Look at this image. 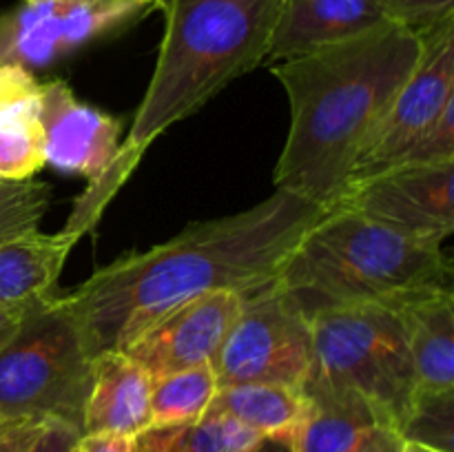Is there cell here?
Masks as SVG:
<instances>
[{
	"label": "cell",
	"instance_id": "cell-1",
	"mask_svg": "<svg viewBox=\"0 0 454 452\" xmlns=\"http://www.w3.org/2000/svg\"><path fill=\"white\" fill-rule=\"evenodd\" d=\"M324 211L301 195L275 189L247 211L195 222L167 242L120 255L60 301L93 357L120 350L184 301L270 282Z\"/></svg>",
	"mask_w": 454,
	"mask_h": 452
},
{
	"label": "cell",
	"instance_id": "cell-2",
	"mask_svg": "<svg viewBox=\"0 0 454 452\" xmlns=\"http://www.w3.org/2000/svg\"><path fill=\"white\" fill-rule=\"evenodd\" d=\"M421 53V35L386 20L273 66L291 106L275 189L328 208Z\"/></svg>",
	"mask_w": 454,
	"mask_h": 452
},
{
	"label": "cell",
	"instance_id": "cell-3",
	"mask_svg": "<svg viewBox=\"0 0 454 452\" xmlns=\"http://www.w3.org/2000/svg\"><path fill=\"white\" fill-rule=\"evenodd\" d=\"M279 9L282 0H162L164 34L149 87L114 168L80 198L69 229L87 233L146 146L269 58Z\"/></svg>",
	"mask_w": 454,
	"mask_h": 452
},
{
	"label": "cell",
	"instance_id": "cell-4",
	"mask_svg": "<svg viewBox=\"0 0 454 452\" xmlns=\"http://www.w3.org/2000/svg\"><path fill=\"white\" fill-rule=\"evenodd\" d=\"M275 279L310 315L452 288V264L437 244L333 207L301 235Z\"/></svg>",
	"mask_w": 454,
	"mask_h": 452
},
{
	"label": "cell",
	"instance_id": "cell-5",
	"mask_svg": "<svg viewBox=\"0 0 454 452\" xmlns=\"http://www.w3.org/2000/svg\"><path fill=\"white\" fill-rule=\"evenodd\" d=\"M309 317L313 362L304 386L359 394L402 434L417 381L399 301L326 306Z\"/></svg>",
	"mask_w": 454,
	"mask_h": 452
},
{
	"label": "cell",
	"instance_id": "cell-6",
	"mask_svg": "<svg viewBox=\"0 0 454 452\" xmlns=\"http://www.w3.org/2000/svg\"><path fill=\"white\" fill-rule=\"evenodd\" d=\"M93 359L60 295L34 301L0 346V415L62 421L82 433Z\"/></svg>",
	"mask_w": 454,
	"mask_h": 452
},
{
	"label": "cell",
	"instance_id": "cell-7",
	"mask_svg": "<svg viewBox=\"0 0 454 452\" xmlns=\"http://www.w3.org/2000/svg\"><path fill=\"white\" fill-rule=\"evenodd\" d=\"M310 362L313 332L309 313L273 277L242 292V310L213 362V370L220 388L238 384L301 388Z\"/></svg>",
	"mask_w": 454,
	"mask_h": 452
},
{
	"label": "cell",
	"instance_id": "cell-8",
	"mask_svg": "<svg viewBox=\"0 0 454 452\" xmlns=\"http://www.w3.org/2000/svg\"><path fill=\"white\" fill-rule=\"evenodd\" d=\"M160 9L162 0H16L0 12V62L47 71Z\"/></svg>",
	"mask_w": 454,
	"mask_h": 452
},
{
	"label": "cell",
	"instance_id": "cell-9",
	"mask_svg": "<svg viewBox=\"0 0 454 452\" xmlns=\"http://www.w3.org/2000/svg\"><path fill=\"white\" fill-rule=\"evenodd\" d=\"M419 35V60L359 153L348 182L388 168L454 105V13Z\"/></svg>",
	"mask_w": 454,
	"mask_h": 452
},
{
	"label": "cell",
	"instance_id": "cell-10",
	"mask_svg": "<svg viewBox=\"0 0 454 452\" xmlns=\"http://www.w3.org/2000/svg\"><path fill=\"white\" fill-rule=\"evenodd\" d=\"M333 207L442 246L454 230V160L359 177L346 184Z\"/></svg>",
	"mask_w": 454,
	"mask_h": 452
},
{
	"label": "cell",
	"instance_id": "cell-11",
	"mask_svg": "<svg viewBox=\"0 0 454 452\" xmlns=\"http://www.w3.org/2000/svg\"><path fill=\"white\" fill-rule=\"evenodd\" d=\"M239 310L242 292H208L168 310L120 350L140 363L151 379L213 363Z\"/></svg>",
	"mask_w": 454,
	"mask_h": 452
},
{
	"label": "cell",
	"instance_id": "cell-12",
	"mask_svg": "<svg viewBox=\"0 0 454 452\" xmlns=\"http://www.w3.org/2000/svg\"><path fill=\"white\" fill-rule=\"evenodd\" d=\"M40 120L49 167L87 177L89 191L98 189L118 158L122 122L80 100L65 80L43 82Z\"/></svg>",
	"mask_w": 454,
	"mask_h": 452
},
{
	"label": "cell",
	"instance_id": "cell-13",
	"mask_svg": "<svg viewBox=\"0 0 454 452\" xmlns=\"http://www.w3.org/2000/svg\"><path fill=\"white\" fill-rule=\"evenodd\" d=\"M306 410L293 430L295 452H399V430L366 399L341 390L301 386Z\"/></svg>",
	"mask_w": 454,
	"mask_h": 452
},
{
	"label": "cell",
	"instance_id": "cell-14",
	"mask_svg": "<svg viewBox=\"0 0 454 452\" xmlns=\"http://www.w3.org/2000/svg\"><path fill=\"white\" fill-rule=\"evenodd\" d=\"M386 20L381 0H282L269 58L282 62L304 56Z\"/></svg>",
	"mask_w": 454,
	"mask_h": 452
},
{
	"label": "cell",
	"instance_id": "cell-15",
	"mask_svg": "<svg viewBox=\"0 0 454 452\" xmlns=\"http://www.w3.org/2000/svg\"><path fill=\"white\" fill-rule=\"evenodd\" d=\"M151 386L149 372L124 350L98 355L82 412V434L140 437L151 428Z\"/></svg>",
	"mask_w": 454,
	"mask_h": 452
},
{
	"label": "cell",
	"instance_id": "cell-16",
	"mask_svg": "<svg viewBox=\"0 0 454 452\" xmlns=\"http://www.w3.org/2000/svg\"><path fill=\"white\" fill-rule=\"evenodd\" d=\"M417 393H454V292L433 288L399 300Z\"/></svg>",
	"mask_w": 454,
	"mask_h": 452
},
{
	"label": "cell",
	"instance_id": "cell-17",
	"mask_svg": "<svg viewBox=\"0 0 454 452\" xmlns=\"http://www.w3.org/2000/svg\"><path fill=\"white\" fill-rule=\"evenodd\" d=\"M40 102L35 74L0 62V180H34L47 164Z\"/></svg>",
	"mask_w": 454,
	"mask_h": 452
},
{
	"label": "cell",
	"instance_id": "cell-18",
	"mask_svg": "<svg viewBox=\"0 0 454 452\" xmlns=\"http://www.w3.org/2000/svg\"><path fill=\"white\" fill-rule=\"evenodd\" d=\"M80 239L74 230H25L0 239V310L25 308L53 295L60 270Z\"/></svg>",
	"mask_w": 454,
	"mask_h": 452
},
{
	"label": "cell",
	"instance_id": "cell-19",
	"mask_svg": "<svg viewBox=\"0 0 454 452\" xmlns=\"http://www.w3.org/2000/svg\"><path fill=\"white\" fill-rule=\"evenodd\" d=\"M306 410L301 388L284 384H238L217 390L208 412L224 415L260 437H291Z\"/></svg>",
	"mask_w": 454,
	"mask_h": 452
},
{
	"label": "cell",
	"instance_id": "cell-20",
	"mask_svg": "<svg viewBox=\"0 0 454 452\" xmlns=\"http://www.w3.org/2000/svg\"><path fill=\"white\" fill-rule=\"evenodd\" d=\"M220 384L213 363L155 377L151 386V428L195 424L215 399Z\"/></svg>",
	"mask_w": 454,
	"mask_h": 452
},
{
	"label": "cell",
	"instance_id": "cell-21",
	"mask_svg": "<svg viewBox=\"0 0 454 452\" xmlns=\"http://www.w3.org/2000/svg\"><path fill=\"white\" fill-rule=\"evenodd\" d=\"M257 439L238 421L207 412L195 424L149 428L136 437V452H244Z\"/></svg>",
	"mask_w": 454,
	"mask_h": 452
},
{
	"label": "cell",
	"instance_id": "cell-22",
	"mask_svg": "<svg viewBox=\"0 0 454 452\" xmlns=\"http://www.w3.org/2000/svg\"><path fill=\"white\" fill-rule=\"evenodd\" d=\"M51 191L38 180H0V239L38 229L49 211Z\"/></svg>",
	"mask_w": 454,
	"mask_h": 452
},
{
	"label": "cell",
	"instance_id": "cell-23",
	"mask_svg": "<svg viewBox=\"0 0 454 452\" xmlns=\"http://www.w3.org/2000/svg\"><path fill=\"white\" fill-rule=\"evenodd\" d=\"M454 393H417L406 424L402 428L403 441L426 443L442 452H452Z\"/></svg>",
	"mask_w": 454,
	"mask_h": 452
},
{
	"label": "cell",
	"instance_id": "cell-24",
	"mask_svg": "<svg viewBox=\"0 0 454 452\" xmlns=\"http://www.w3.org/2000/svg\"><path fill=\"white\" fill-rule=\"evenodd\" d=\"M386 18L412 31H424L454 13V0H381Z\"/></svg>",
	"mask_w": 454,
	"mask_h": 452
},
{
	"label": "cell",
	"instance_id": "cell-25",
	"mask_svg": "<svg viewBox=\"0 0 454 452\" xmlns=\"http://www.w3.org/2000/svg\"><path fill=\"white\" fill-rule=\"evenodd\" d=\"M49 421L0 415V452H27Z\"/></svg>",
	"mask_w": 454,
	"mask_h": 452
},
{
	"label": "cell",
	"instance_id": "cell-26",
	"mask_svg": "<svg viewBox=\"0 0 454 452\" xmlns=\"http://www.w3.org/2000/svg\"><path fill=\"white\" fill-rule=\"evenodd\" d=\"M80 430L62 421H49L27 452H75L80 441Z\"/></svg>",
	"mask_w": 454,
	"mask_h": 452
},
{
	"label": "cell",
	"instance_id": "cell-27",
	"mask_svg": "<svg viewBox=\"0 0 454 452\" xmlns=\"http://www.w3.org/2000/svg\"><path fill=\"white\" fill-rule=\"evenodd\" d=\"M75 452H136V439L122 434H80Z\"/></svg>",
	"mask_w": 454,
	"mask_h": 452
},
{
	"label": "cell",
	"instance_id": "cell-28",
	"mask_svg": "<svg viewBox=\"0 0 454 452\" xmlns=\"http://www.w3.org/2000/svg\"><path fill=\"white\" fill-rule=\"evenodd\" d=\"M244 452H295L291 437L284 434H273V437H260L253 446H248Z\"/></svg>",
	"mask_w": 454,
	"mask_h": 452
},
{
	"label": "cell",
	"instance_id": "cell-29",
	"mask_svg": "<svg viewBox=\"0 0 454 452\" xmlns=\"http://www.w3.org/2000/svg\"><path fill=\"white\" fill-rule=\"evenodd\" d=\"M29 306H31V304H29ZM25 308H27V306H25ZM25 308L0 310V346H3L4 341H7L9 337L13 335V331H16L18 323H20L22 313H25Z\"/></svg>",
	"mask_w": 454,
	"mask_h": 452
},
{
	"label": "cell",
	"instance_id": "cell-30",
	"mask_svg": "<svg viewBox=\"0 0 454 452\" xmlns=\"http://www.w3.org/2000/svg\"><path fill=\"white\" fill-rule=\"evenodd\" d=\"M399 452H442V450H437V448L426 446V443L403 441V443H402V448H399Z\"/></svg>",
	"mask_w": 454,
	"mask_h": 452
}]
</instances>
